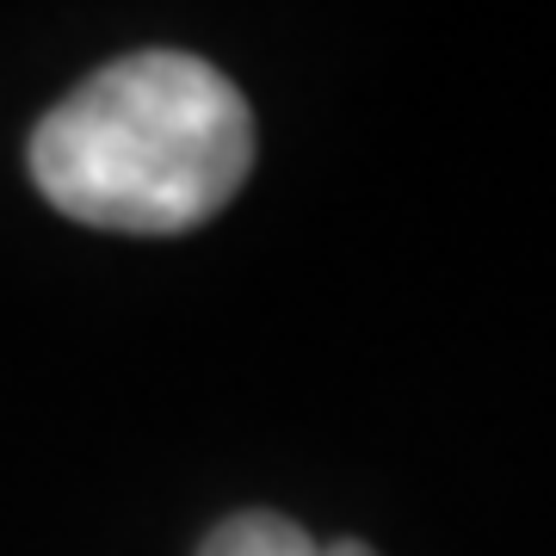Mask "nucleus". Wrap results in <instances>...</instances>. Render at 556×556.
<instances>
[{
  "label": "nucleus",
  "instance_id": "nucleus-2",
  "mask_svg": "<svg viewBox=\"0 0 556 556\" xmlns=\"http://www.w3.org/2000/svg\"><path fill=\"white\" fill-rule=\"evenodd\" d=\"M199 556H321V544L285 514H236L204 538Z\"/></svg>",
  "mask_w": 556,
  "mask_h": 556
},
{
  "label": "nucleus",
  "instance_id": "nucleus-1",
  "mask_svg": "<svg viewBox=\"0 0 556 556\" xmlns=\"http://www.w3.org/2000/svg\"><path fill=\"white\" fill-rule=\"evenodd\" d=\"M254 167V112L186 50H137L87 75L31 130V179L62 217L118 236L199 229Z\"/></svg>",
  "mask_w": 556,
  "mask_h": 556
},
{
  "label": "nucleus",
  "instance_id": "nucleus-3",
  "mask_svg": "<svg viewBox=\"0 0 556 556\" xmlns=\"http://www.w3.org/2000/svg\"><path fill=\"white\" fill-rule=\"evenodd\" d=\"M321 556H378V551L358 544V538H340V544H321Z\"/></svg>",
  "mask_w": 556,
  "mask_h": 556
}]
</instances>
